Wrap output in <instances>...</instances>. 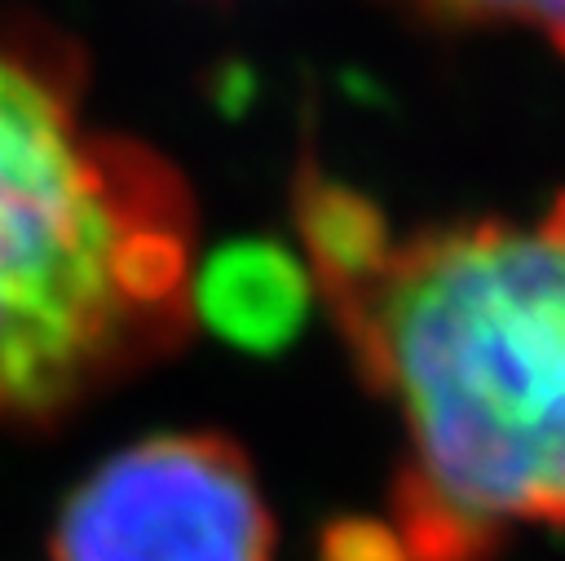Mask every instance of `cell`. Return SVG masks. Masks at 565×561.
<instances>
[{
	"label": "cell",
	"mask_w": 565,
	"mask_h": 561,
	"mask_svg": "<svg viewBox=\"0 0 565 561\" xmlns=\"http://www.w3.org/2000/svg\"><path fill=\"white\" fill-rule=\"evenodd\" d=\"M446 13L459 18H512L525 27H539L552 44L565 49V0H433Z\"/></svg>",
	"instance_id": "5b68a950"
},
{
	"label": "cell",
	"mask_w": 565,
	"mask_h": 561,
	"mask_svg": "<svg viewBox=\"0 0 565 561\" xmlns=\"http://www.w3.org/2000/svg\"><path fill=\"white\" fill-rule=\"evenodd\" d=\"M327 561H406V552L397 548V539H393L388 526L353 521V526H340L331 534Z\"/></svg>",
	"instance_id": "8992f818"
},
{
	"label": "cell",
	"mask_w": 565,
	"mask_h": 561,
	"mask_svg": "<svg viewBox=\"0 0 565 561\" xmlns=\"http://www.w3.org/2000/svg\"><path fill=\"white\" fill-rule=\"evenodd\" d=\"M313 283L406 428V561H490L512 526H565V194L530 221L393 239L353 190L296 194Z\"/></svg>",
	"instance_id": "6da1fadb"
},
{
	"label": "cell",
	"mask_w": 565,
	"mask_h": 561,
	"mask_svg": "<svg viewBox=\"0 0 565 561\" xmlns=\"http://www.w3.org/2000/svg\"><path fill=\"white\" fill-rule=\"evenodd\" d=\"M274 521L243 451L159 433L93 468L53 530V561H269Z\"/></svg>",
	"instance_id": "3957f363"
},
{
	"label": "cell",
	"mask_w": 565,
	"mask_h": 561,
	"mask_svg": "<svg viewBox=\"0 0 565 561\" xmlns=\"http://www.w3.org/2000/svg\"><path fill=\"white\" fill-rule=\"evenodd\" d=\"M190 305L212 322L216 336L247 349H274L300 327L309 287L278 247L238 243L203 265L190 287Z\"/></svg>",
	"instance_id": "277c9868"
},
{
	"label": "cell",
	"mask_w": 565,
	"mask_h": 561,
	"mask_svg": "<svg viewBox=\"0 0 565 561\" xmlns=\"http://www.w3.org/2000/svg\"><path fill=\"white\" fill-rule=\"evenodd\" d=\"M190 243L177 172L97 133L71 66L0 31V420L66 415L185 336Z\"/></svg>",
	"instance_id": "7a4b0ae2"
}]
</instances>
